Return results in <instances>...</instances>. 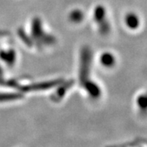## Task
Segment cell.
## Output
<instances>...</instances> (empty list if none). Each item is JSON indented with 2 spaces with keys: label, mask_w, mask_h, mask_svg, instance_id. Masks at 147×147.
<instances>
[{
  "label": "cell",
  "mask_w": 147,
  "mask_h": 147,
  "mask_svg": "<svg viewBox=\"0 0 147 147\" xmlns=\"http://www.w3.org/2000/svg\"><path fill=\"white\" fill-rule=\"evenodd\" d=\"M125 24L131 29H137L140 26V19L134 13H130L126 15L125 19Z\"/></svg>",
  "instance_id": "cell-1"
},
{
  "label": "cell",
  "mask_w": 147,
  "mask_h": 147,
  "mask_svg": "<svg viewBox=\"0 0 147 147\" xmlns=\"http://www.w3.org/2000/svg\"><path fill=\"white\" fill-rule=\"evenodd\" d=\"M59 82H47V83H42V84H36L33 86H28L26 88H23V90H26V91H30L31 90H42L47 89V88H51L52 86L55 85V84L58 83Z\"/></svg>",
  "instance_id": "cell-2"
},
{
  "label": "cell",
  "mask_w": 147,
  "mask_h": 147,
  "mask_svg": "<svg viewBox=\"0 0 147 147\" xmlns=\"http://www.w3.org/2000/svg\"><path fill=\"white\" fill-rule=\"evenodd\" d=\"M101 62L103 63L105 66L107 67H111L115 62V58L110 53H105L101 57Z\"/></svg>",
  "instance_id": "cell-3"
},
{
  "label": "cell",
  "mask_w": 147,
  "mask_h": 147,
  "mask_svg": "<svg viewBox=\"0 0 147 147\" xmlns=\"http://www.w3.org/2000/svg\"><path fill=\"white\" fill-rule=\"evenodd\" d=\"M137 104L141 111H147V93H144L138 97Z\"/></svg>",
  "instance_id": "cell-4"
},
{
  "label": "cell",
  "mask_w": 147,
  "mask_h": 147,
  "mask_svg": "<svg viewBox=\"0 0 147 147\" xmlns=\"http://www.w3.org/2000/svg\"><path fill=\"white\" fill-rule=\"evenodd\" d=\"M86 88H87L89 93L93 96L96 97L99 94V88L95 84H93V83H88V84H86Z\"/></svg>",
  "instance_id": "cell-5"
},
{
  "label": "cell",
  "mask_w": 147,
  "mask_h": 147,
  "mask_svg": "<svg viewBox=\"0 0 147 147\" xmlns=\"http://www.w3.org/2000/svg\"><path fill=\"white\" fill-rule=\"evenodd\" d=\"M20 95H18V94H12V93H0V102L16 99L20 98Z\"/></svg>",
  "instance_id": "cell-6"
},
{
  "label": "cell",
  "mask_w": 147,
  "mask_h": 147,
  "mask_svg": "<svg viewBox=\"0 0 147 147\" xmlns=\"http://www.w3.org/2000/svg\"><path fill=\"white\" fill-rule=\"evenodd\" d=\"M0 57L3 60H5V61L12 63L14 60V53L12 51H11L10 52H7V53L2 52V53H0Z\"/></svg>",
  "instance_id": "cell-7"
},
{
  "label": "cell",
  "mask_w": 147,
  "mask_h": 147,
  "mask_svg": "<svg viewBox=\"0 0 147 147\" xmlns=\"http://www.w3.org/2000/svg\"><path fill=\"white\" fill-rule=\"evenodd\" d=\"M82 17H83V14L81 11H75L73 13H71L70 18L71 20L74 22H79L82 20Z\"/></svg>",
  "instance_id": "cell-8"
},
{
  "label": "cell",
  "mask_w": 147,
  "mask_h": 147,
  "mask_svg": "<svg viewBox=\"0 0 147 147\" xmlns=\"http://www.w3.org/2000/svg\"><path fill=\"white\" fill-rule=\"evenodd\" d=\"M104 15H105V11H104V9H103V7H97L95 11L96 20H97L98 21L100 20H102V19L103 18Z\"/></svg>",
  "instance_id": "cell-9"
},
{
  "label": "cell",
  "mask_w": 147,
  "mask_h": 147,
  "mask_svg": "<svg viewBox=\"0 0 147 147\" xmlns=\"http://www.w3.org/2000/svg\"><path fill=\"white\" fill-rule=\"evenodd\" d=\"M0 74H1V73H0Z\"/></svg>",
  "instance_id": "cell-10"
}]
</instances>
